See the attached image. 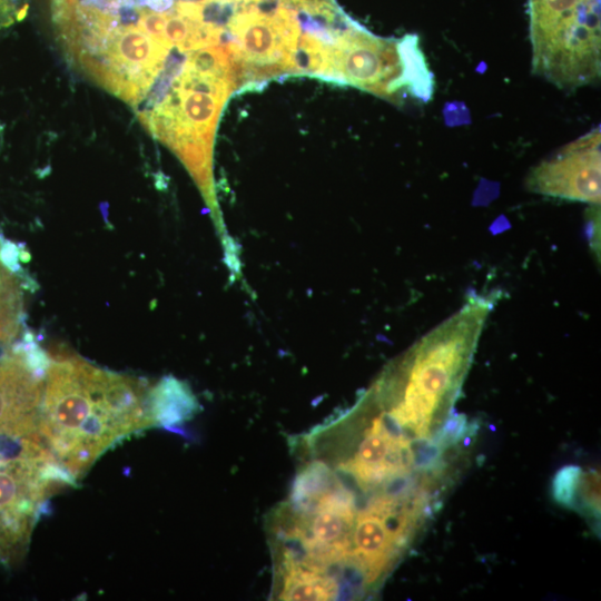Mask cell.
<instances>
[{"instance_id":"cell-8","label":"cell","mask_w":601,"mask_h":601,"mask_svg":"<svg viewBox=\"0 0 601 601\" xmlns=\"http://www.w3.org/2000/svg\"><path fill=\"white\" fill-rule=\"evenodd\" d=\"M151 411L156 425H176L189 418L198 405L187 385L165 377L150 388Z\"/></svg>"},{"instance_id":"cell-5","label":"cell","mask_w":601,"mask_h":601,"mask_svg":"<svg viewBox=\"0 0 601 601\" xmlns=\"http://www.w3.org/2000/svg\"><path fill=\"white\" fill-rule=\"evenodd\" d=\"M528 190L573 201L600 204L601 130L592 129L533 167Z\"/></svg>"},{"instance_id":"cell-3","label":"cell","mask_w":601,"mask_h":601,"mask_svg":"<svg viewBox=\"0 0 601 601\" xmlns=\"http://www.w3.org/2000/svg\"><path fill=\"white\" fill-rule=\"evenodd\" d=\"M39 435L0 436V562L26 553L49 497L75 485Z\"/></svg>"},{"instance_id":"cell-7","label":"cell","mask_w":601,"mask_h":601,"mask_svg":"<svg viewBox=\"0 0 601 601\" xmlns=\"http://www.w3.org/2000/svg\"><path fill=\"white\" fill-rule=\"evenodd\" d=\"M407 442L377 418L352 460L343 465L357 481L373 483L403 471L408 464Z\"/></svg>"},{"instance_id":"cell-6","label":"cell","mask_w":601,"mask_h":601,"mask_svg":"<svg viewBox=\"0 0 601 601\" xmlns=\"http://www.w3.org/2000/svg\"><path fill=\"white\" fill-rule=\"evenodd\" d=\"M393 504L388 499L375 501L362 511L354 525V559L373 581L390 563L395 546L400 544V531L392 528Z\"/></svg>"},{"instance_id":"cell-10","label":"cell","mask_w":601,"mask_h":601,"mask_svg":"<svg viewBox=\"0 0 601 601\" xmlns=\"http://www.w3.org/2000/svg\"><path fill=\"white\" fill-rule=\"evenodd\" d=\"M580 476L581 469L579 466L566 465L562 467L552 482L553 499L564 506H570L579 487Z\"/></svg>"},{"instance_id":"cell-9","label":"cell","mask_w":601,"mask_h":601,"mask_svg":"<svg viewBox=\"0 0 601 601\" xmlns=\"http://www.w3.org/2000/svg\"><path fill=\"white\" fill-rule=\"evenodd\" d=\"M338 594L335 578L314 570L287 563L279 599L283 600H332Z\"/></svg>"},{"instance_id":"cell-2","label":"cell","mask_w":601,"mask_h":601,"mask_svg":"<svg viewBox=\"0 0 601 601\" xmlns=\"http://www.w3.org/2000/svg\"><path fill=\"white\" fill-rule=\"evenodd\" d=\"M532 72L566 91L601 76L600 0H528Z\"/></svg>"},{"instance_id":"cell-1","label":"cell","mask_w":601,"mask_h":601,"mask_svg":"<svg viewBox=\"0 0 601 601\" xmlns=\"http://www.w3.org/2000/svg\"><path fill=\"white\" fill-rule=\"evenodd\" d=\"M150 388L136 377L100 368L76 355L51 357L39 435L78 481L114 445L156 425Z\"/></svg>"},{"instance_id":"cell-11","label":"cell","mask_w":601,"mask_h":601,"mask_svg":"<svg viewBox=\"0 0 601 601\" xmlns=\"http://www.w3.org/2000/svg\"><path fill=\"white\" fill-rule=\"evenodd\" d=\"M16 0H0V27L12 22Z\"/></svg>"},{"instance_id":"cell-4","label":"cell","mask_w":601,"mask_h":601,"mask_svg":"<svg viewBox=\"0 0 601 601\" xmlns=\"http://www.w3.org/2000/svg\"><path fill=\"white\" fill-rule=\"evenodd\" d=\"M50 361L30 332L0 353V436L39 435Z\"/></svg>"}]
</instances>
